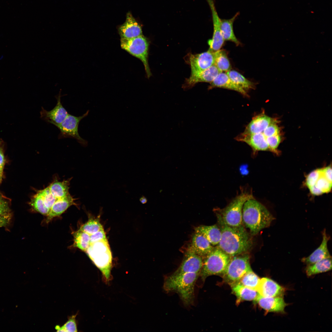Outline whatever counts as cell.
Wrapping results in <instances>:
<instances>
[{
    "mask_svg": "<svg viewBox=\"0 0 332 332\" xmlns=\"http://www.w3.org/2000/svg\"><path fill=\"white\" fill-rule=\"evenodd\" d=\"M71 179L60 181L55 177L47 187L37 190L29 203L32 209L48 216L53 205L72 196L69 192Z\"/></svg>",
    "mask_w": 332,
    "mask_h": 332,
    "instance_id": "6da1fadb",
    "label": "cell"
},
{
    "mask_svg": "<svg viewBox=\"0 0 332 332\" xmlns=\"http://www.w3.org/2000/svg\"><path fill=\"white\" fill-rule=\"evenodd\" d=\"M216 212L217 225L221 233L220 240L216 246L232 257L247 253L253 243L251 236L243 226H229L224 222L219 214Z\"/></svg>",
    "mask_w": 332,
    "mask_h": 332,
    "instance_id": "7a4b0ae2",
    "label": "cell"
},
{
    "mask_svg": "<svg viewBox=\"0 0 332 332\" xmlns=\"http://www.w3.org/2000/svg\"><path fill=\"white\" fill-rule=\"evenodd\" d=\"M275 219L267 209L254 198L248 200L243 205L242 223L252 235L269 227Z\"/></svg>",
    "mask_w": 332,
    "mask_h": 332,
    "instance_id": "3957f363",
    "label": "cell"
},
{
    "mask_svg": "<svg viewBox=\"0 0 332 332\" xmlns=\"http://www.w3.org/2000/svg\"><path fill=\"white\" fill-rule=\"evenodd\" d=\"M199 275V273L196 272L177 275L172 274L165 278L164 289L168 292L177 293L184 304L189 306L193 303L195 285Z\"/></svg>",
    "mask_w": 332,
    "mask_h": 332,
    "instance_id": "277c9868",
    "label": "cell"
},
{
    "mask_svg": "<svg viewBox=\"0 0 332 332\" xmlns=\"http://www.w3.org/2000/svg\"><path fill=\"white\" fill-rule=\"evenodd\" d=\"M86 251L101 271L105 281L109 282L111 279L112 257L107 239L90 243Z\"/></svg>",
    "mask_w": 332,
    "mask_h": 332,
    "instance_id": "5b68a950",
    "label": "cell"
},
{
    "mask_svg": "<svg viewBox=\"0 0 332 332\" xmlns=\"http://www.w3.org/2000/svg\"><path fill=\"white\" fill-rule=\"evenodd\" d=\"M232 257L217 246L214 247L203 259V265L199 276L204 281L210 275H222Z\"/></svg>",
    "mask_w": 332,
    "mask_h": 332,
    "instance_id": "8992f818",
    "label": "cell"
},
{
    "mask_svg": "<svg viewBox=\"0 0 332 332\" xmlns=\"http://www.w3.org/2000/svg\"><path fill=\"white\" fill-rule=\"evenodd\" d=\"M254 198L252 195L243 192L236 197L225 208L216 209V212L221 216L224 222L231 227L242 225V210L243 205L248 200Z\"/></svg>",
    "mask_w": 332,
    "mask_h": 332,
    "instance_id": "52a82bcc",
    "label": "cell"
},
{
    "mask_svg": "<svg viewBox=\"0 0 332 332\" xmlns=\"http://www.w3.org/2000/svg\"><path fill=\"white\" fill-rule=\"evenodd\" d=\"M120 43L122 49L141 61L147 77H150L152 74L148 61L149 43L147 39L142 35L131 38H121Z\"/></svg>",
    "mask_w": 332,
    "mask_h": 332,
    "instance_id": "ba28073f",
    "label": "cell"
},
{
    "mask_svg": "<svg viewBox=\"0 0 332 332\" xmlns=\"http://www.w3.org/2000/svg\"><path fill=\"white\" fill-rule=\"evenodd\" d=\"M251 270L249 256L245 253L232 257L222 276L224 280L231 285L238 282Z\"/></svg>",
    "mask_w": 332,
    "mask_h": 332,
    "instance_id": "9c48e42d",
    "label": "cell"
},
{
    "mask_svg": "<svg viewBox=\"0 0 332 332\" xmlns=\"http://www.w3.org/2000/svg\"><path fill=\"white\" fill-rule=\"evenodd\" d=\"M89 111L81 116L76 117L68 114L64 120L60 124L56 125L60 130L58 138L62 139L71 138L75 139L81 145L86 147L88 145L87 140L81 138L78 132V126L81 120L87 116Z\"/></svg>",
    "mask_w": 332,
    "mask_h": 332,
    "instance_id": "30bf717a",
    "label": "cell"
},
{
    "mask_svg": "<svg viewBox=\"0 0 332 332\" xmlns=\"http://www.w3.org/2000/svg\"><path fill=\"white\" fill-rule=\"evenodd\" d=\"M187 63L191 67V74L195 73L214 65V52L209 49L207 51L200 53H190L187 55Z\"/></svg>",
    "mask_w": 332,
    "mask_h": 332,
    "instance_id": "8fae6325",
    "label": "cell"
},
{
    "mask_svg": "<svg viewBox=\"0 0 332 332\" xmlns=\"http://www.w3.org/2000/svg\"><path fill=\"white\" fill-rule=\"evenodd\" d=\"M211 11L213 26L212 38L208 41L209 49L214 52L220 49L224 42L221 28V19L217 12L214 0H207Z\"/></svg>",
    "mask_w": 332,
    "mask_h": 332,
    "instance_id": "7c38bea8",
    "label": "cell"
},
{
    "mask_svg": "<svg viewBox=\"0 0 332 332\" xmlns=\"http://www.w3.org/2000/svg\"><path fill=\"white\" fill-rule=\"evenodd\" d=\"M203 264V259L189 247L185 254L181 263L172 275H177L192 272L200 273Z\"/></svg>",
    "mask_w": 332,
    "mask_h": 332,
    "instance_id": "4fadbf2b",
    "label": "cell"
},
{
    "mask_svg": "<svg viewBox=\"0 0 332 332\" xmlns=\"http://www.w3.org/2000/svg\"><path fill=\"white\" fill-rule=\"evenodd\" d=\"M60 92L56 97L57 103L55 107L49 111L42 107L40 112V117L42 120L54 125L61 124L65 118L68 113L63 107L61 101Z\"/></svg>",
    "mask_w": 332,
    "mask_h": 332,
    "instance_id": "5bb4252c",
    "label": "cell"
},
{
    "mask_svg": "<svg viewBox=\"0 0 332 332\" xmlns=\"http://www.w3.org/2000/svg\"><path fill=\"white\" fill-rule=\"evenodd\" d=\"M216 67L214 65L209 68L199 72L191 74L186 79L183 85L184 89L191 88L196 84L200 82L211 83L220 73Z\"/></svg>",
    "mask_w": 332,
    "mask_h": 332,
    "instance_id": "9a60e30c",
    "label": "cell"
},
{
    "mask_svg": "<svg viewBox=\"0 0 332 332\" xmlns=\"http://www.w3.org/2000/svg\"><path fill=\"white\" fill-rule=\"evenodd\" d=\"M118 31L122 38H131L143 35L141 26L130 12L127 13L125 21L119 27Z\"/></svg>",
    "mask_w": 332,
    "mask_h": 332,
    "instance_id": "2e32d148",
    "label": "cell"
},
{
    "mask_svg": "<svg viewBox=\"0 0 332 332\" xmlns=\"http://www.w3.org/2000/svg\"><path fill=\"white\" fill-rule=\"evenodd\" d=\"M322 239L320 245L310 255L302 258L301 260L307 265L311 264L322 259L331 257L328 249L327 243L330 237L326 234L325 229L322 233Z\"/></svg>",
    "mask_w": 332,
    "mask_h": 332,
    "instance_id": "e0dca14e",
    "label": "cell"
},
{
    "mask_svg": "<svg viewBox=\"0 0 332 332\" xmlns=\"http://www.w3.org/2000/svg\"><path fill=\"white\" fill-rule=\"evenodd\" d=\"M257 291L259 295L264 297H282L284 289L272 280L263 278L260 279Z\"/></svg>",
    "mask_w": 332,
    "mask_h": 332,
    "instance_id": "ac0fdd59",
    "label": "cell"
},
{
    "mask_svg": "<svg viewBox=\"0 0 332 332\" xmlns=\"http://www.w3.org/2000/svg\"><path fill=\"white\" fill-rule=\"evenodd\" d=\"M214 247L200 233L196 231L193 235L189 248L203 259L213 250Z\"/></svg>",
    "mask_w": 332,
    "mask_h": 332,
    "instance_id": "d6986e66",
    "label": "cell"
},
{
    "mask_svg": "<svg viewBox=\"0 0 332 332\" xmlns=\"http://www.w3.org/2000/svg\"><path fill=\"white\" fill-rule=\"evenodd\" d=\"M262 308L268 312H284L287 304L282 297H264L259 294L255 300Z\"/></svg>",
    "mask_w": 332,
    "mask_h": 332,
    "instance_id": "ffe728a7",
    "label": "cell"
},
{
    "mask_svg": "<svg viewBox=\"0 0 332 332\" xmlns=\"http://www.w3.org/2000/svg\"><path fill=\"white\" fill-rule=\"evenodd\" d=\"M266 138L262 132L249 134H242L238 138V140L247 144L255 153L258 151L269 150Z\"/></svg>",
    "mask_w": 332,
    "mask_h": 332,
    "instance_id": "44dd1931",
    "label": "cell"
},
{
    "mask_svg": "<svg viewBox=\"0 0 332 332\" xmlns=\"http://www.w3.org/2000/svg\"><path fill=\"white\" fill-rule=\"evenodd\" d=\"M218 87L236 91L245 96H248L247 91L239 86L229 77L226 73L220 72L211 83L209 89Z\"/></svg>",
    "mask_w": 332,
    "mask_h": 332,
    "instance_id": "7402d4cb",
    "label": "cell"
},
{
    "mask_svg": "<svg viewBox=\"0 0 332 332\" xmlns=\"http://www.w3.org/2000/svg\"><path fill=\"white\" fill-rule=\"evenodd\" d=\"M273 120L269 117L262 114L254 117L243 133L249 134L262 132Z\"/></svg>",
    "mask_w": 332,
    "mask_h": 332,
    "instance_id": "603a6c76",
    "label": "cell"
},
{
    "mask_svg": "<svg viewBox=\"0 0 332 332\" xmlns=\"http://www.w3.org/2000/svg\"><path fill=\"white\" fill-rule=\"evenodd\" d=\"M195 231L202 234L212 246H217L221 238L220 230L217 225H201L195 228Z\"/></svg>",
    "mask_w": 332,
    "mask_h": 332,
    "instance_id": "cb8c5ba5",
    "label": "cell"
},
{
    "mask_svg": "<svg viewBox=\"0 0 332 332\" xmlns=\"http://www.w3.org/2000/svg\"><path fill=\"white\" fill-rule=\"evenodd\" d=\"M239 12L237 13L232 18L229 19H221V28L224 41H231L236 45L240 44V42L236 38L233 30V23L238 16Z\"/></svg>",
    "mask_w": 332,
    "mask_h": 332,
    "instance_id": "d4e9b609",
    "label": "cell"
},
{
    "mask_svg": "<svg viewBox=\"0 0 332 332\" xmlns=\"http://www.w3.org/2000/svg\"><path fill=\"white\" fill-rule=\"evenodd\" d=\"M230 285L233 293L240 300L255 301L259 294L257 291L248 288L239 282Z\"/></svg>",
    "mask_w": 332,
    "mask_h": 332,
    "instance_id": "484cf974",
    "label": "cell"
},
{
    "mask_svg": "<svg viewBox=\"0 0 332 332\" xmlns=\"http://www.w3.org/2000/svg\"><path fill=\"white\" fill-rule=\"evenodd\" d=\"M332 269V257L326 258L307 265L306 272L308 276L327 271Z\"/></svg>",
    "mask_w": 332,
    "mask_h": 332,
    "instance_id": "4316f807",
    "label": "cell"
},
{
    "mask_svg": "<svg viewBox=\"0 0 332 332\" xmlns=\"http://www.w3.org/2000/svg\"><path fill=\"white\" fill-rule=\"evenodd\" d=\"M320 175L314 185L309 188L311 193L313 195H319L327 193L331 189L332 183L330 182L322 175L320 168Z\"/></svg>",
    "mask_w": 332,
    "mask_h": 332,
    "instance_id": "83f0119b",
    "label": "cell"
},
{
    "mask_svg": "<svg viewBox=\"0 0 332 332\" xmlns=\"http://www.w3.org/2000/svg\"><path fill=\"white\" fill-rule=\"evenodd\" d=\"M214 65L220 72H227L231 70V64L226 51L220 49L214 52Z\"/></svg>",
    "mask_w": 332,
    "mask_h": 332,
    "instance_id": "f1b7e54d",
    "label": "cell"
},
{
    "mask_svg": "<svg viewBox=\"0 0 332 332\" xmlns=\"http://www.w3.org/2000/svg\"><path fill=\"white\" fill-rule=\"evenodd\" d=\"M231 80L246 91L255 88V84L246 78L241 73L234 70L226 72Z\"/></svg>",
    "mask_w": 332,
    "mask_h": 332,
    "instance_id": "f546056e",
    "label": "cell"
},
{
    "mask_svg": "<svg viewBox=\"0 0 332 332\" xmlns=\"http://www.w3.org/2000/svg\"><path fill=\"white\" fill-rule=\"evenodd\" d=\"M73 246L86 251L90 244V235L79 229L73 232Z\"/></svg>",
    "mask_w": 332,
    "mask_h": 332,
    "instance_id": "4dcf8cb0",
    "label": "cell"
},
{
    "mask_svg": "<svg viewBox=\"0 0 332 332\" xmlns=\"http://www.w3.org/2000/svg\"><path fill=\"white\" fill-rule=\"evenodd\" d=\"M260 279L252 270L246 273L238 282L248 288L257 291Z\"/></svg>",
    "mask_w": 332,
    "mask_h": 332,
    "instance_id": "1f68e13d",
    "label": "cell"
},
{
    "mask_svg": "<svg viewBox=\"0 0 332 332\" xmlns=\"http://www.w3.org/2000/svg\"><path fill=\"white\" fill-rule=\"evenodd\" d=\"M103 228L98 219H90L82 225L80 229L90 235Z\"/></svg>",
    "mask_w": 332,
    "mask_h": 332,
    "instance_id": "d6a6232c",
    "label": "cell"
},
{
    "mask_svg": "<svg viewBox=\"0 0 332 332\" xmlns=\"http://www.w3.org/2000/svg\"><path fill=\"white\" fill-rule=\"evenodd\" d=\"M76 316L77 314H75L69 317L67 322L62 326L59 325L56 326L55 328L57 331H77L76 319Z\"/></svg>",
    "mask_w": 332,
    "mask_h": 332,
    "instance_id": "836d02e7",
    "label": "cell"
},
{
    "mask_svg": "<svg viewBox=\"0 0 332 332\" xmlns=\"http://www.w3.org/2000/svg\"><path fill=\"white\" fill-rule=\"evenodd\" d=\"M269 150L276 152V149L278 147L281 140L279 134L274 135L266 138Z\"/></svg>",
    "mask_w": 332,
    "mask_h": 332,
    "instance_id": "e575fe53",
    "label": "cell"
},
{
    "mask_svg": "<svg viewBox=\"0 0 332 332\" xmlns=\"http://www.w3.org/2000/svg\"><path fill=\"white\" fill-rule=\"evenodd\" d=\"M321 169H318L310 172L307 176L306 179V184L308 188L313 186L319 177Z\"/></svg>",
    "mask_w": 332,
    "mask_h": 332,
    "instance_id": "d590c367",
    "label": "cell"
},
{
    "mask_svg": "<svg viewBox=\"0 0 332 332\" xmlns=\"http://www.w3.org/2000/svg\"><path fill=\"white\" fill-rule=\"evenodd\" d=\"M262 133L264 136L267 137L279 134V129L278 125L272 121Z\"/></svg>",
    "mask_w": 332,
    "mask_h": 332,
    "instance_id": "8d00e7d4",
    "label": "cell"
},
{
    "mask_svg": "<svg viewBox=\"0 0 332 332\" xmlns=\"http://www.w3.org/2000/svg\"><path fill=\"white\" fill-rule=\"evenodd\" d=\"M10 208L8 202L0 192V216L10 213Z\"/></svg>",
    "mask_w": 332,
    "mask_h": 332,
    "instance_id": "74e56055",
    "label": "cell"
},
{
    "mask_svg": "<svg viewBox=\"0 0 332 332\" xmlns=\"http://www.w3.org/2000/svg\"><path fill=\"white\" fill-rule=\"evenodd\" d=\"M106 239L105 233L103 228L96 233L90 235V243Z\"/></svg>",
    "mask_w": 332,
    "mask_h": 332,
    "instance_id": "f35d334b",
    "label": "cell"
},
{
    "mask_svg": "<svg viewBox=\"0 0 332 332\" xmlns=\"http://www.w3.org/2000/svg\"><path fill=\"white\" fill-rule=\"evenodd\" d=\"M321 171L323 176L330 182L332 183L331 167L329 166L323 168H322Z\"/></svg>",
    "mask_w": 332,
    "mask_h": 332,
    "instance_id": "ab89813d",
    "label": "cell"
},
{
    "mask_svg": "<svg viewBox=\"0 0 332 332\" xmlns=\"http://www.w3.org/2000/svg\"><path fill=\"white\" fill-rule=\"evenodd\" d=\"M11 218L10 213L0 216V227L7 225L9 223Z\"/></svg>",
    "mask_w": 332,
    "mask_h": 332,
    "instance_id": "60d3db41",
    "label": "cell"
},
{
    "mask_svg": "<svg viewBox=\"0 0 332 332\" xmlns=\"http://www.w3.org/2000/svg\"><path fill=\"white\" fill-rule=\"evenodd\" d=\"M5 163L4 157L2 150L0 148V171L3 172Z\"/></svg>",
    "mask_w": 332,
    "mask_h": 332,
    "instance_id": "b9f144b4",
    "label": "cell"
},
{
    "mask_svg": "<svg viewBox=\"0 0 332 332\" xmlns=\"http://www.w3.org/2000/svg\"><path fill=\"white\" fill-rule=\"evenodd\" d=\"M139 200L141 203L142 204H145L147 202V198L143 195H142L141 197L140 198Z\"/></svg>",
    "mask_w": 332,
    "mask_h": 332,
    "instance_id": "7bdbcfd3",
    "label": "cell"
},
{
    "mask_svg": "<svg viewBox=\"0 0 332 332\" xmlns=\"http://www.w3.org/2000/svg\"><path fill=\"white\" fill-rule=\"evenodd\" d=\"M2 173H3V172H1V171H0V180H1L2 178Z\"/></svg>",
    "mask_w": 332,
    "mask_h": 332,
    "instance_id": "ee69618b",
    "label": "cell"
},
{
    "mask_svg": "<svg viewBox=\"0 0 332 332\" xmlns=\"http://www.w3.org/2000/svg\"></svg>",
    "mask_w": 332,
    "mask_h": 332,
    "instance_id": "f6af8a7d",
    "label": "cell"
}]
</instances>
